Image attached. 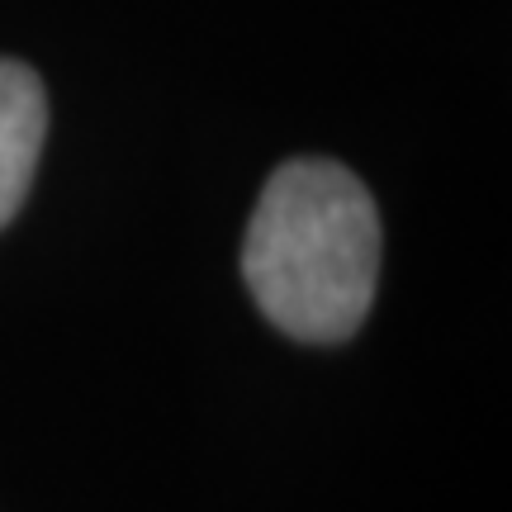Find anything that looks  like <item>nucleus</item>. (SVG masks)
I'll use <instances>...</instances> for the list:
<instances>
[{
    "mask_svg": "<svg viewBox=\"0 0 512 512\" xmlns=\"http://www.w3.org/2000/svg\"><path fill=\"white\" fill-rule=\"evenodd\" d=\"M256 309L299 342H347L380 285V214L370 190L337 162H285L242 242Z\"/></svg>",
    "mask_w": 512,
    "mask_h": 512,
    "instance_id": "nucleus-1",
    "label": "nucleus"
},
{
    "mask_svg": "<svg viewBox=\"0 0 512 512\" xmlns=\"http://www.w3.org/2000/svg\"><path fill=\"white\" fill-rule=\"evenodd\" d=\"M43 133H48L43 81L24 62H0V228L19 214L34 185Z\"/></svg>",
    "mask_w": 512,
    "mask_h": 512,
    "instance_id": "nucleus-2",
    "label": "nucleus"
}]
</instances>
